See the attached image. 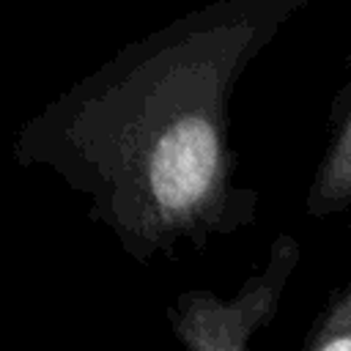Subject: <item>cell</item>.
I'll return each mask as SVG.
<instances>
[{
    "label": "cell",
    "instance_id": "4",
    "mask_svg": "<svg viewBox=\"0 0 351 351\" xmlns=\"http://www.w3.org/2000/svg\"><path fill=\"white\" fill-rule=\"evenodd\" d=\"M302 351H351V280L329 299Z\"/></svg>",
    "mask_w": 351,
    "mask_h": 351
},
{
    "label": "cell",
    "instance_id": "3",
    "mask_svg": "<svg viewBox=\"0 0 351 351\" xmlns=\"http://www.w3.org/2000/svg\"><path fill=\"white\" fill-rule=\"evenodd\" d=\"M307 211L313 217H332L351 211V85L337 110V123L324 159L315 170Z\"/></svg>",
    "mask_w": 351,
    "mask_h": 351
},
{
    "label": "cell",
    "instance_id": "2",
    "mask_svg": "<svg viewBox=\"0 0 351 351\" xmlns=\"http://www.w3.org/2000/svg\"><path fill=\"white\" fill-rule=\"evenodd\" d=\"M299 255V241L282 233L263 269L250 274L233 296L203 288L178 293L167 307V321L184 351H258L255 337L274 321Z\"/></svg>",
    "mask_w": 351,
    "mask_h": 351
},
{
    "label": "cell",
    "instance_id": "1",
    "mask_svg": "<svg viewBox=\"0 0 351 351\" xmlns=\"http://www.w3.org/2000/svg\"><path fill=\"white\" fill-rule=\"evenodd\" d=\"M296 5L225 0L159 30L36 121L25 151L88 192L137 261L247 225L255 197L233 186L228 96Z\"/></svg>",
    "mask_w": 351,
    "mask_h": 351
}]
</instances>
